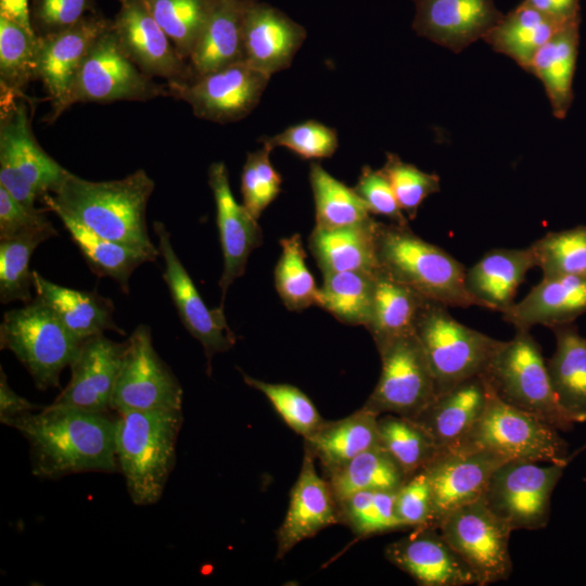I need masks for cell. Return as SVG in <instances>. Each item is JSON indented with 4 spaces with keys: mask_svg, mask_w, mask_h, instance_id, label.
Instances as JSON below:
<instances>
[{
    "mask_svg": "<svg viewBox=\"0 0 586 586\" xmlns=\"http://www.w3.org/2000/svg\"><path fill=\"white\" fill-rule=\"evenodd\" d=\"M127 346L103 333L85 340L69 365L71 380L53 405L109 412L115 382Z\"/></svg>",
    "mask_w": 586,
    "mask_h": 586,
    "instance_id": "21",
    "label": "cell"
},
{
    "mask_svg": "<svg viewBox=\"0 0 586 586\" xmlns=\"http://www.w3.org/2000/svg\"><path fill=\"white\" fill-rule=\"evenodd\" d=\"M581 18L561 27L535 54L530 74L543 84L552 114L563 119L574 99Z\"/></svg>",
    "mask_w": 586,
    "mask_h": 586,
    "instance_id": "33",
    "label": "cell"
},
{
    "mask_svg": "<svg viewBox=\"0 0 586 586\" xmlns=\"http://www.w3.org/2000/svg\"><path fill=\"white\" fill-rule=\"evenodd\" d=\"M281 255L275 268V288L291 311L318 306L319 288L308 270L302 238L295 233L280 240Z\"/></svg>",
    "mask_w": 586,
    "mask_h": 586,
    "instance_id": "44",
    "label": "cell"
},
{
    "mask_svg": "<svg viewBox=\"0 0 586 586\" xmlns=\"http://www.w3.org/2000/svg\"><path fill=\"white\" fill-rule=\"evenodd\" d=\"M536 267L532 250L493 249L469 269L464 283L480 307L504 313L514 303L518 288Z\"/></svg>",
    "mask_w": 586,
    "mask_h": 586,
    "instance_id": "28",
    "label": "cell"
},
{
    "mask_svg": "<svg viewBox=\"0 0 586 586\" xmlns=\"http://www.w3.org/2000/svg\"><path fill=\"white\" fill-rule=\"evenodd\" d=\"M572 460L539 466L530 460H507L492 474L485 505L512 531H535L547 526L551 495Z\"/></svg>",
    "mask_w": 586,
    "mask_h": 586,
    "instance_id": "10",
    "label": "cell"
},
{
    "mask_svg": "<svg viewBox=\"0 0 586 586\" xmlns=\"http://www.w3.org/2000/svg\"><path fill=\"white\" fill-rule=\"evenodd\" d=\"M145 2L179 55L188 61L207 20L213 0H145Z\"/></svg>",
    "mask_w": 586,
    "mask_h": 586,
    "instance_id": "47",
    "label": "cell"
},
{
    "mask_svg": "<svg viewBox=\"0 0 586 586\" xmlns=\"http://www.w3.org/2000/svg\"><path fill=\"white\" fill-rule=\"evenodd\" d=\"M412 28L420 37L455 53L479 39L502 18L494 0H412Z\"/></svg>",
    "mask_w": 586,
    "mask_h": 586,
    "instance_id": "22",
    "label": "cell"
},
{
    "mask_svg": "<svg viewBox=\"0 0 586 586\" xmlns=\"http://www.w3.org/2000/svg\"><path fill=\"white\" fill-rule=\"evenodd\" d=\"M97 0H30V22L38 37L66 29L95 11Z\"/></svg>",
    "mask_w": 586,
    "mask_h": 586,
    "instance_id": "52",
    "label": "cell"
},
{
    "mask_svg": "<svg viewBox=\"0 0 586 586\" xmlns=\"http://www.w3.org/2000/svg\"><path fill=\"white\" fill-rule=\"evenodd\" d=\"M386 559L422 586L477 585L464 560L451 548L438 528H412L385 548Z\"/></svg>",
    "mask_w": 586,
    "mask_h": 586,
    "instance_id": "20",
    "label": "cell"
},
{
    "mask_svg": "<svg viewBox=\"0 0 586 586\" xmlns=\"http://www.w3.org/2000/svg\"><path fill=\"white\" fill-rule=\"evenodd\" d=\"M36 297L47 304L71 333L79 341L112 330L124 334L113 321L114 307L111 300L95 292L65 288L33 271Z\"/></svg>",
    "mask_w": 586,
    "mask_h": 586,
    "instance_id": "31",
    "label": "cell"
},
{
    "mask_svg": "<svg viewBox=\"0 0 586 586\" xmlns=\"http://www.w3.org/2000/svg\"><path fill=\"white\" fill-rule=\"evenodd\" d=\"M426 298L380 269L375 272L372 311L366 329L377 349L403 335L415 333Z\"/></svg>",
    "mask_w": 586,
    "mask_h": 586,
    "instance_id": "36",
    "label": "cell"
},
{
    "mask_svg": "<svg viewBox=\"0 0 586 586\" xmlns=\"http://www.w3.org/2000/svg\"><path fill=\"white\" fill-rule=\"evenodd\" d=\"M380 169L388 179L408 219L416 218L419 207L429 195L441 191L440 177L436 174L425 173L404 162L395 153H386L384 165Z\"/></svg>",
    "mask_w": 586,
    "mask_h": 586,
    "instance_id": "49",
    "label": "cell"
},
{
    "mask_svg": "<svg viewBox=\"0 0 586 586\" xmlns=\"http://www.w3.org/2000/svg\"><path fill=\"white\" fill-rule=\"evenodd\" d=\"M379 269L430 301L448 307L479 306L466 289V268L408 226L375 221Z\"/></svg>",
    "mask_w": 586,
    "mask_h": 586,
    "instance_id": "4",
    "label": "cell"
},
{
    "mask_svg": "<svg viewBox=\"0 0 586 586\" xmlns=\"http://www.w3.org/2000/svg\"><path fill=\"white\" fill-rule=\"evenodd\" d=\"M80 250L90 269L99 277L113 278L125 293L129 291V279L135 269L155 256L104 239L68 218H60Z\"/></svg>",
    "mask_w": 586,
    "mask_h": 586,
    "instance_id": "39",
    "label": "cell"
},
{
    "mask_svg": "<svg viewBox=\"0 0 586 586\" xmlns=\"http://www.w3.org/2000/svg\"><path fill=\"white\" fill-rule=\"evenodd\" d=\"M82 342L38 297L7 311L0 324L1 349L16 356L40 391L60 386L62 370L72 364Z\"/></svg>",
    "mask_w": 586,
    "mask_h": 586,
    "instance_id": "7",
    "label": "cell"
},
{
    "mask_svg": "<svg viewBox=\"0 0 586 586\" xmlns=\"http://www.w3.org/2000/svg\"><path fill=\"white\" fill-rule=\"evenodd\" d=\"M249 386L263 393L286 425L304 438L315 433L326 421L311 399L300 388L285 383H268L242 372Z\"/></svg>",
    "mask_w": 586,
    "mask_h": 586,
    "instance_id": "48",
    "label": "cell"
},
{
    "mask_svg": "<svg viewBox=\"0 0 586 586\" xmlns=\"http://www.w3.org/2000/svg\"><path fill=\"white\" fill-rule=\"evenodd\" d=\"M316 227L342 228L370 222L373 217L353 188L330 175L319 163L309 165Z\"/></svg>",
    "mask_w": 586,
    "mask_h": 586,
    "instance_id": "40",
    "label": "cell"
},
{
    "mask_svg": "<svg viewBox=\"0 0 586 586\" xmlns=\"http://www.w3.org/2000/svg\"><path fill=\"white\" fill-rule=\"evenodd\" d=\"M373 218L370 222L342 228L313 229L308 247L322 275L341 271L379 270Z\"/></svg>",
    "mask_w": 586,
    "mask_h": 586,
    "instance_id": "34",
    "label": "cell"
},
{
    "mask_svg": "<svg viewBox=\"0 0 586 586\" xmlns=\"http://www.w3.org/2000/svg\"><path fill=\"white\" fill-rule=\"evenodd\" d=\"M55 235L58 231L51 222L14 238L0 240V301L2 304L13 301L28 304L33 301L30 257L40 243Z\"/></svg>",
    "mask_w": 586,
    "mask_h": 586,
    "instance_id": "41",
    "label": "cell"
},
{
    "mask_svg": "<svg viewBox=\"0 0 586 586\" xmlns=\"http://www.w3.org/2000/svg\"><path fill=\"white\" fill-rule=\"evenodd\" d=\"M269 79L243 61L167 87L169 95L187 102L196 117L227 124L257 106Z\"/></svg>",
    "mask_w": 586,
    "mask_h": 586,
    "instance_id": "15",
    "label": "cell"
},
{
    "mask_svg": "<svg viewBox=\"0 0 586 586\" xmlns=\"http://www.w3.org/2000/svg\"><path fill=\"white\" fill-rule=\"evenodd\" d=\"M2 424L15 429L29 445L30 470L42 480L82 472L115 473L117 418L109 412L49 405Z\"/></svg>",
    "mask_w": 586,
    "mask_h": 586,
    "instance_id": "1",
    "label": "cell"
},
{
    "mask_svg": "<svg viewBox=\"0 0 586 586\" xmlns=\"http://www.w3.org/2000/svg\"><path fill=\"white\" fill-rule=\"evenodd\" d=\"M250 0H213L188 60L194 76L245 61L243 23Z\"/></svg>",
    "mask_w": 586,
    "mask_h": 586,
    "instance_id": "29",
    "label": "cell"
},
{
    "mask_svg": "<svg viewBox=\"0 0 586 586\" xmlns=\"http://www.w3.org/2000/svg\"><path fill=\"white\" fill-rule=\"evenodd\" d=\"M379 417L362 406L343 419L326 420L315 433L304 438L305 448L320 461L328 474L362 451L381 445Z\"/></svg>",
    "mask_w": 586,
    "mask_h": 586,
    "instance_id": "32",
    "label": "cell"
},
{
    "mask_svg": "<svg viewBox=\"0 0 586 586\" xmlns=\"http://www.w3.org/2000/svg\"><path fill=\"white\" fill-rule=\"evenodd\" d=\"M47 211L22 204L0 186V240L51 224Z\"/></svg>",
    "mask_w": 586,
    "mask_h": 586,
    "instance_id": "55",
    "label": "cell"
},
{
    "mask_svg": "<svg viewBox=\"0 0 586 586\" xmlns=\"http://www.w3.org/2000/svg\"><path fill=\"white\" fill-rule=\"evenodd\" d=\"M395 494L361 491L336 501L340 522L361 538L404 530L395 513Z\"/></svg>",
    "mask_w": 586,
    "mask_h": 586,
    "instance_id": "45",
    "label": "cell"
},
{
    "mask_svg": "<svg viewBox=\"0 0 586 586\" xmlns=\"http://www.w3.org/2000/svg\"><path fill=\"white\" fill-rule=\"evenodd\" d=\"M477 578V586L507 581L512 573L509 539L512 530L483 499L448 513L437 526Z\"/></svg>",
    "mask_w": 586,
    "mask_h": 586,
    "instance_id": "12",
    "label": "cell"
},
{
    "mask_svg": "<svg viewBox=\"0 0 586 586\" xmlns=\"http://www.w3.org/2000/svg\"><path fill=\"white\" fill-rule=\"evenodd\" d=\"M154 187L144 169L109 181H90L69 173L55 191L41 200L60 218H68L104 239L157 257L160 252L149 237L145 220Z\"/></svg>",
    "mask_w": 586,
    "mask_h": 586,
    "instance_id": "2",
    "label": "cell"
},
{
    "mask_svg": "<svg viewBox=\"0 0 586 586\" xmlns=\"http://www.w3.org/2000/svg\"><path fill=\"white\" fill-rule=\"evenodd\" d=\"M118 1L119 9L112 20V29L135 65L145 75L164 78L167 82L193 78L189 62L179 55L145 0Z\"/></svg>",
    "mask_w": 586,
    "mask_h": 586,
    "instance_id": "18",
    "label": "cell"
},
{
    "mask_svg": "<svg viewBox=\"0 0 586 586\" xmlns=\"http://www.w3.org/2000/svg\"><path fill=\"white\" fill-rule=\"evenodd\" d=\"M167 84H156L120 48L112 25L93 42L72 85L67 109L75 103L148 101L168 97Z\"/></svg>",
    "mask_w": 586,
    "mask_h": 586,
    "instance_id": "11",
    "label": "cell"
},
{
    "mask_svg": "<svg viewBox=\"0 0 586 586\" xmlns=\"http://www.w3.org/2000/svg\"><path fill=\"white\" fill-rule=\"evenodd\" d=\"M551 330L556 349L546 362L557 403L571 422H586V336L574 322Z\"/></svg>",
    "mask_w": 586,
    "mask_h": 586,
    "instance_id": "30",
    "label": "cell"
},
{
    "mask_svg": "<svg viewBox=\"0 0 586 586\" xmlns=\"http://www.w3.org/2000/svg\"><path fill=\"white\" fill-rule=\"evenodd\" d=\"M43 407L36 405L25 397L16 394L9 385L7 374L0 367V421L1 423L22 416L27 412H35Z\"/></svg>",
    "mask_w": 586,
    "mask_h": 586,
    "instance_id": "56",
    "label": "cell"
},
{
    "mask_svg": "<svg viewBox=\"0 0 586 586\" xmlns=\"http://www.w3.org/2000/svg\"><path fill=\"white\" fill-rule=\"evenodd\" d=\"M271 151L263 144L247 153L241 174L243 205L256 219L281 191L282 178L270 162Z\"/></svg>",
    "mask_w": 586,
    "mask_h": 586,
    "instance_id": "50",
    "label": "cell"
},
{
    "mask_svg": "<svg viewBox=\"0 0 586 586\" xmlns=\"http://www.w3.org/2000/svg\"><path fill=\"white\" fill-rule=\"evenodd\" d=\"M508 459L481 448H454L438 455L423 469L432 495V527L455 509L481 499L494 471Z\"/></svg>",
    "mask_w": 586,
    "mask_h": 586,
    "instance_id": "19",
    "label": "cell"
},
{
    "mask_svg": "<svg viewBox=\"0 0 586 586\" xmlns=\"http://www.w3.org/2000/svg\"><path fill=\"white\" fill-rule=\"evenodd\" d=\"M181 409L118 413L116 458L131 501L151 506L163 496L175 468Z\"/></svg>",
    "mask_w": 586,
    "mask_h": 586,
    "instance_id": "3",
    "label": "cell"
},
{
    "mask_svg": "<svg viewBox=\"0 0 586 586\" xmlns=\"http://www.w3.org/2000/svg\"><path fill=\"white\" fill-rule=\"evenodd\" d=\"M29 4L30 0H0V16L35 34L30 22Z\"/></svg>",
    "mask_w": 586,
    "mask_h": 586,
    "instance_id": "58",
    "label": "cell"
},
{
    "mask_svg": "<svg viewBox=\"0 0 586 586\" xmlns=\"http://www.w3.org/2000/svg\"><path fill=\"white\" fill-rule=\"evenodd\" d=\"M375 286V272L341 271L323 275L318 306L342 323H369Z\"/></svg>",
    "mask_w": 586,
    "mask_h": 586,
    "instance_id": "38",
    "label": "cell"
},
{
    "mask_svg": "<svg viewBox=\"0 0 586 586\" xmlns=\"http://www.w3.org/2000/svg\"><path fill=\"white\" fill-rule=\"evenodd\" d=\"M533 8L566 24L581 18V0H523Z\"/></svg>",
    "mask_w": 586,
    "mask_h": 586,
    "instance_id": "57",
    "label": "cell"
},
{
    "mask_svg": "<svg viewBox=\"0 0 586 586\" xmlns=\"http://www.w3.org/2000/svg\"><path fill=\"white\" fill-rule=\"evenodd\" d=\"M154 232L158 240V252L165 263L163 279L187 331L203 346L211 373L213 357L229 351L237 337L228 327L224 308L209 309L205 305L191 277L178 258L170 242V233L163 222L155 221Z\"/></svg>",
    "mask_w": 586,
    "mask_h": 586,
    "instance_id": "16",
    "label": "cell"
},
{
    "mask_svg": "<svg viewBox=\"0 0 586 586\" xmlns=\"http://www.w3.org/2000/svg\"><path fill=\"white\" fill-rule=\"evenodd\" d=\"M530 249L543 277L586 278V225L548 232Z\"/></svg>",
    "mask_w": 586,
    "mask_h": 586,
    "instance_id": "46",
    "label": "cell"
},
{
    "mask_svg": "<svg viewBox=\"0 0 586 586\" xmlns=\"http://www.w3.org/2000/svg\"><path fill=\"white\" fill-rule=\"evenodd\" d=\"M568 447L558 429L504 403L492 391L482 417L454 448H481L508 460L548 463L572 460L579 453L569 455Z\"/></svg>",
    "mask_w": 586,
    "mask_h": 586,
    "instance_id": "9",
    "label": "cell"
},
{
    "mask_svg": "<svg viewBox=\"0 0 586 586\" xmlns=\"http://www.w3.org/2000/svg\"><path fill=\"white\" fill-rule=\"evenodd\" d=\"M564 25L522 1L483 40L530 73L537 51Z\"/></svg>",
    "mask_w": 586,
    "mask_h": 586,
    "instance_id": "35",
    "label": "cell"
},
{
    "mask_svg": "<svg viewBox=\"0 0 586 586\" xmlns=\"http://www.w3.org/2000/svg\"><path fill=\"white\" fill-rule=\"evenodd\" d=\"M112 25V20L94 11L73 26L38 37L36 79L40 80L51 102L47 120L54 122L67 110V99L89 49Z\"/></svg>",
    "mask_w": 586,
    "mask_h": 586,
    "instance_id": "17",
    "label": "cell"
},
{
    "mask_svg": "<svg viewBox=\"0 0 586 586\" xmlns=\"http://www.w3.org/2000/svg\"><path fill=\"white\" fill-rule=\"evenodd\" d=\"M408 477L381 445L326 474L336 501L361 491L397 492Z\"/></svg>",
    "mask_w": 586,
    "mask_h": 586,
    "instance_id": "37",
    "label": "cell"
},
{
    "mask_svg": "<svg viewBox=\"0 0 586 586\" xmlns=\"http://www.w3.org/2000/svg\"><path fill=\"white\" fill-rule=\"evenodd\" d=\"M337 502L327 479L318 475L314 455L305 448L300 475L290 494V502L278 528L277 559H282L304 539L339 523Z\"/></svg>",
    "mask_w": 586,
    "mask_h": 586,
    "instance_id": "24",
    "label": "cell"
},
{
    "mask_svg": "<svg viewBox=\"0 0 586 586\" xmlns=\"http://www.w3.org/2000/svg\"><path fill=\"white\" fill-rule=\"evenodd\" d=\"M182 387L153 346L151 329L138 326L127 339L111 399L117 413L181 409Z\"/></svg>",
    "mask_w": 586,
    "mask_h": 586,
    "instance_id": "14",
    "label": "cell"
},
{
    "mask_svg": "<svg viewBox=\"0 0 586 586\" xmlns=\"http://www.w3.org/2000/svg\"><path fill=\"white\" fill-rule=\"evenodd\" d=\"M381 446L408 476L422 470L440 453L430 434L415 420L393 413L378 419Z\"/></svg>",
    "mask_w": 586,
    "mask_h": 586,
    "instance_id": "43",
    "label": "cell"
},
{
    "mask_svg": "<svg viewBox=\"0 0 586 586\" xmlns=\"http://www.w3.org/2000/svg\"><path fill=\"white\" fill-rule=\"evenodd\" d=\"M491 393L481 375L470 378L436 395L412 420L430 434L440 453L451 449L482 417Z\"/></svg>",
    "mask_w": 586,
    "mask_h": 586,
    "instance_id": "26",
    "label": "cell"
},
{
    "mask_svg": "<svg viewBox=\"0 0 586 586\" xmlns=\"http://www.w3.org/2000/svg\"><path fill=\"white\" fill-rule=\"evenodd\" d=\"M38 36L0 16L1 92L28 98L24 90L36 80Z\"/></svg>",
    "mask_w": 586,
    "mask_h": 586,
    "instance_id": "42",
    "label": "cell"
},
{
    "mask_svg": "<svg viewBox=\"0 0 586 586\" xmlns=\"http://www.w3.org/2000/svg\"><path fill=\"white\" fill-rule=\"evenodd\" d=\"M1 94L0 186L28 207L55 191L71 173L37 142L29 117V98Z\"/></svg>",
    "mask_w": 586,
    "mask_h": 586,
    "instance_id": "5",
    "label": "cell"
},
{
    "mask_svg": "<svg viewBox=\"0 0 586 586\" xmlns=\"http://www.w3.org/2000/svg\"><path fill=\"white\" fill-rule=\"evenodd\" d=\"M208 184L216 204V221L224 258L218 283L221 290L220 307L224 308L229 286L243 276L249 256L263 242V232L257 219L243 204L235 201L224 162H215L209 166Z\"/></svg>",
    "mask_w": 586,
    "mask_h": 586,
    "instance_id": "23",
    "label": "cell"
},
{
    "mask_svg": "<svg viewBox=\"0 0 586 586\" xmlns=\"http://www.w3.org/2000/svg\"><path fill=\"white\" fill-rule=\"evenodd\" d=\"M381 374L364 404L379 416L415 419L436 396L434 378L416 333L399 336L378 349Z\"/></svg>",
    "mask_w": 586,
    "mask_h": 586,
    "instance_id": "13",
    "label": "cell"
},
{
    "mask_svg": "<svg viewBox=\"0 0 586 586\" xmlns=\"http://www.w3.org/2000/svg\"><path fill=\"white\" fill-rule=\"evenodd\" d=\"M306 38V29L284 12L250 0L243 23L245 62L271 76L290 67Z\"/></svg>",
    "mask_w": 586,
    "mask_h": 586,
    "instance_id": "25",
    "label": "cell"
},
{
    "mask_svg": "<svg viewBox=\"0 0 586 586\" xmlns=\"http://www.w3.org/2000/svg\"><path fill=\"white\" fill-rule=\"evenodd\" d=\"M501 314L515 330H531L536 324L551 329L573 323L586 314V278L543 277L522 301L514 302Z\"/></svg>",
    "mask_w": 586,
    "mask_h": 586,
    "instance_id": "27",
    "label": "cell"
},
{
    "mask_svg": "<svg viewBox=\"0 0 586 586\" xmlns=\"http://www.w3.org/2000/svg\"><path fill=\"white\" fill-rule=\"evenodd\" d=\"M448 306L428 300L415 333L426 355L436 395L481 375L502 341L456 320Z\"/></svg>",
    "mask_w": 586,
    "mask_h": 586,
    "instance_id": "8",
    "label": "cell"
},
{
    "mask_svg": "<svg viewBox=\"0 0 586 586\" xmlns=\"http://www.w3.org/2000/svg\"><path fill=\"white\" fill-rule=\"evenodd\" d=\"M371 215H380L391 222L408 226V217L399 206L393 188L381 169L364 166L353 188Z\"/></svg>",
    "mask_w": 586,
    "mask_h": 586,
    "instance_id": "54",
    "label": "cell"
},
{
    "mask_svg": "<svg viewBox=\"0 0 586 586\" xmlns=\"http://www.w3.org/2000/svg\"><path fill=\"white\" fill-rule=\"evenodd\" d=\"M260 142L271 150L283 146L304 160L331 157L339 145L336 130L317 120H306L288 127Z\"/></svg>",
    "mask_w": 586,
    "mask_h": 586,
    "instance_id": "51",
    "label": "cell"
},
{
    "mask_svg": "<svg viewBox=\"0 0 586 586\" xmlns=\"http://www.w3.org/2000/svg\"><path fill=\"white\" fill-rule=\"evenodd\" d=\"M395 513L404 530L432 526L431 486L424 469L410 475L396 492Z\"/></svg>",
    "mask_w": 586,
    "mask_h": 586,
    "instance_id": "53",
    "label": "cell"
},
{
    "mask_svg": "<svg viewBox=\"0 0 586 586\" xmlns=\"http://www.w3.org/2000/svg\"><path fill=\"white\" fill-rule=\"evenodd\" d=\"M481 377L504 403L531 413L559 431L574 423L561 411L551 387L547 362L530 330H515L502 341Z\"/></svg>",
    "mask_w": 586,
    "mask_h": 586,
    "instance_id": "6",
    "label": "cell"
}]
</instances>
